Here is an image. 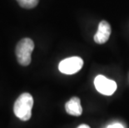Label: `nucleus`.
Wrapping results in <instances>:
<instances>
[{
    "mask_svg": "<svg viewBox=\"0 0 129 128\" xmlns=\"http://www.w3.org/2000/svg\"><path fill=\"white\" fill-rule=\"evenodd\" d=\"M111 35V26L107 21L100 22L97 33L94 36V42L98 44L105 43Z\"/></svg>",
    "mask_w": 129,
    "mask_h": 128,
    "instance_id": "obj_5",
    "label": "nucleus"
},
{
    "mask_svg": "<svg viewBox=\"0 0 129 128\" xmlns=\"http://www.w3.org/2000/svg\"><path fill=\"white\" fill-rule=\"evenodd\" d=\"M66 111L72 116H78L83 112V107L81 106L80 99L77 97H72L68 102L65 104Z\"/></svg>",
    "mask_w": 129,
    "mask_h": 128,
    "instance_id": "obj_6",
    "label": "nucleus"
},
{
    "mask_svg": "<svg viewBox=\"0 0 129 128\" xmlns=\"http://www.w3.org/2000/svg\"><path fill=\"white\" fill-rule=\"evenodd\" d=\"M34 49V42L31 38L21 39L16 46L15 53L18 63L22 66H28L31 63V55Z\"/></svg>",
    "mask_w": 129,
    "mask_h": 128,
    "instance_id": "obj_2",
    "label": "nucleus"
},
{
    "mask_svg": "<svg viewBox=\"0 0 129 128\" xmlns=\"http://www.w3.org/2000/svg\"><path fill=\"white\" fill-rule=\"evenodd\" d=\"M20 7L23 8V9H34L38 5L39 0H16Z\"/></svg>",
    "mask_w": 129,
    "mask_h": 128,
    "instance_id": "obj_7",
    "label": "nucleus"
},
{
    "mask_svg": "<svg viewBox=\"0 0 129 128\" xmlns=\"http://www.w3.org/2000/svg\"><path fill=\"white\" fill-rule=\"evenodd\" d=\"M107 128H124V127H123V126L122 124L115 123V124H112V125H110V126H108Z\"/></svg>",
    "mask_w": 129,
    "mask_h": 128,
    "instance_id": "obj_8",
    "label": "nucleus"
},
{
    "mask_svg": "<svg viewBox=\"0 0 129 128\" xmlns=\"http://www.w3.org/2000/svg\"><path fill=\"white\" fill-rule=\"evenodd\" d=\"M34 106V98L32 95L25 92L21 94L15 101L13 105V112L22 121H28L32 116V108Z\"/></svg>",
    "mask_w": 129,
    "mask_h": 128,
    "instance_id": "obj_1",
    "label": "nucleus"
},
{
    "mask_svg": "<svg viewBox=\"0 0 129 128\" xmlns=\"http://www.w3.org/2000/svg\"><path fill=\"white\" fill-rule=\"evenodd\" d=\"M78 128H90L87 125H85V124H83V125H80Z\"/></svg>",
    "mask_w": 129,
    "mask_h": 128,
    "instance_id": "obj_9",
    "label": "nucleus"
},
{
    "mask_svg": "<svg viewBox=\"0 0 129 128\" xmlns=\"http://www.w3.org/2000/svg\"><path fill=\"white\" fill-rule=\"evenodd\" d=\"M83 66V60L79 57H71L60 62L58 69L62 73L72 75L78 72Z\"/></svg>",
    "mask_w": 129,
    "mask_h": 128,
    "instance_id": "obj_3",
    "label": "nucleus"
},
{
    "mask_svg": "<svg viewBox=\"0 0 129 128\" xmlns=\"http://www.w3.org/2000/svg\"><path fill=\"white\" fill-rule=\"evenodd\" d=\"M94 85L98 92L106 96H111L116 92L117 83L103 75H98L94 79Z\"/></svg>",
    "mask_w": 129,
    "mask_h": 128,
    "instance_id": "obj_4",
    "label": "nucleus"
}]
</instances>
